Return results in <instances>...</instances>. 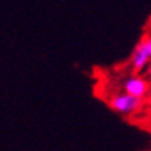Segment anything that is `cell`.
<instances>
[{"mask_svg": "<svg viewBox=\"0 0 151 151\" xmlns=\"http://www.w3.org/2000/svg\"><path fill=\"white\" fill-rule=\"evenodd\" d=\"M147 97H148V102L151 104V88H150V93H148V96H147Z\"/></svg>", "mask_w": 151, "mask_h": 151, "instance_id": "6", "label": "cell"}, {"mask_svg": "<svg viewBox=\"0 0 151 151\" xmlns=\"http://www.w3.org/2000/svg\"><path fill=\"white\" fill-rule=\"evenodd\" d=\"M150 62H151V56L148 52L147 42H145V39H142L140 42L136 45L134 51L131 54V59H129L131 70L134 71V74H140L142 71H145V68Z\"/></svg>", "mask_w": 151, "mask_h": 151, "instance_id": "3", "label": "cell"}, {"mask_svg": "<svg viewBox=\"0 0 151 151\" xmlns=\"http://www.w3.org/2000/svg\"><path fill=\"white\" fill-rule=\"evenodd\" d=\"M106 104L108 106L116 111L117 114H122V116H131V114H136L139 113L140 109L145 105V100L143 99H137V97H133L127 93H114L111 94L109 97L106 99Z\"/></svg>", "mask_w": 151, "mask_h": 151, "instance_id": "1", "label": "cell"}, {"mask_svg": "<svg viewBox=\"0 0 151 151\" xmlns=\"http://www.w3.org/2000/svg\"><path fill=\"white\" fill-rule=\"evenodd\" d=\"M145 74H147L145 77H147V79L151 82V62H150V63L147 65V68H145Z\"/></svg>", "mask_w": 151, "mask_h": 151, "instance_id": "4", "label": "cell"}, {"mask_svg": "<svg viewBox=\"0 0 151 151\" xmlns=\"http://www.w3.org/2000/svg\"><path fill=\"white\" fill-rule=\"evenodd\" d=\"M145 42H147V48H148V52L151 56V37H145Z\"/></svg>", "mask_w": 151, "mask_h": 151, "instance_id": "5", "label": "cell"}, {"mask_svg": "<svg viewBox=\"0 0 151 151\" xmlns=\"http://www.w3.org/2000/svg\"><path fill=\"white\" fill-rule=\"evenodd\" d=\"M150 88H151V82L145 76H140V74H131L122 82L123 93L133 96V97H137V99H143V100L147 99Z\"/></svg>", "mask_w": 151, "mask_h": 151, "instance_id": "2", "label": "cell"}]
</instances>
